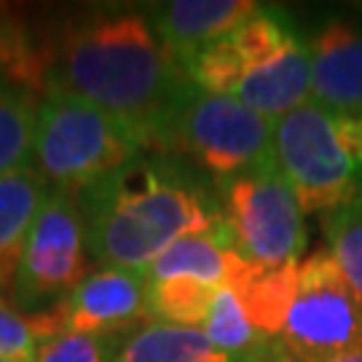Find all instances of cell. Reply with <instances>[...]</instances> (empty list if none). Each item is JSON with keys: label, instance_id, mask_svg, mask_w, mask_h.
Returning a JSON list of instances; mask_svg holds the SVG:
<instances>
[{"label": "cell", "instance_id": "cb8c5ba5", "mask_svg": "<svg viewBox=\"0 0 362 362\" xmlns=\"http://www.w3.org/2000/svg\"><path fill=\"white\" fill-rule=\"evenodd\" d=\"M333 362H362V349L351 351V354H344V357H338V360Z\"/></svg>", "mask_w": 362, "mask_h": 362}, {"label": "cell", "instance_id": "52a82bcc", "mask_svg": "<svg viewBox=\"0 0 362 362\" xmlns=\"http://www.w3.org/2000/svg\"><path fill=\"white\" fill-rule=\"evenodd\" d=\"M279 341L303 362H333L362 349V298L330 250L298 263V287Z\"/></svg>", "mask_w": 362, "mask_h": 362}, {"label": "cell", "instance_id": "8992f818", "mask_svg": "<svg viewBox=\"0 0 362 362\" xmlns=\"http://www.w3.org/2000/svg\"><path fill=\"white\" fill-rule=\"evenodd\" d=\"M220 207L236 252L260 269L298 263L306 250V220L276 161L218 182Z\"/></svg>", "mask_w": 362, "mask_h": 362}, {"label": "cell", "instance_id": "5b68a950", "mask_svg": "<svg viewBox=\"0 0 362 362\" xmlns=\"http://www.w3.org/2000/svg\"><path fill=\"white\" fill-rule=\"evenodd\" d=\"M158 153L177 156L223 182L276 161L274 121L191 83L161 134Z\"/></svg>", "mask_w": 362, "mask_h": 362}, {"label": "cell", "instance_id": "d6986e66", "mask_svg": "<svg viewBox=\"0 0 362 362\" xmlns=\"http://www.w3.org/2000/svg\"><path fill=\"white\" fill-rule=\"evenodd\" d=\"M220 287L199 282L194 276H169L151 279V322L180 325V327H204L212 300Z\"/></svg>", "mask_w": 362, "mask_h": 362}, {"label": "cell", "instance_id": "7402d4cb", "mask_svg": "<svg viewBox=\"0 0 362 362\" xmlns=\"http://www.w3.org/2000/svg\"><path fill=\"white\" fill-rule=\"evenodd\" d=\"M127 336H83L62 333L43 344L33 362H113Z\"/></svg>", "mask_w": 362, "mask_h": 362}, {"label": "cell", "instance_id": "3957f363", "mask_svg": "<svg viewBox=\"0 0 362 362\" xmlns=\"http://www.w3.org/2000/svg\"><path fill=\"white\" fill-rule=\"evenodd\" d=\"M145 153L156 151L129 121L65 91H43L33 164L52 188L76 196Z\"/></svg>", "mask_w": 362, "mask_h": 362}, {"label": "cell", "instance_id": "5bb4252c", "mask_svg": "<svg viewBox=\"0 0 362 362\" xmlns=\"http://www.w3.org/2000/svg\"><path fill=\"white\" fill-rule=\"evenodd\" d=\"M52 185L43 180L35 164H25L0 175V296L11 290L30 228Z\"/></svg>", "mask_w": 362, "mask_h": 362}, {"label": "cell", "instance_id": "30bf717a", "mask_svg": "<svg viewBox=\"0 0 362 362\" xmlns=\"http://www.w3.org/2000/svg\"><path fill=\"white\" fill-rule=\"evenodd\" d=\"M151 274L137 269H100L86 274L62 300L67 333L127 336L134 325L151 320Z\"/></svg>", "mask_w": 362, "mask_h": 362}, {"label": "cell", "instance_id": "44dd1931", "mask_svg": "<svg viewBox=\"0 0 362 362\" xmlns=\"http://www.w3.org/2000/svg\"><path fill=\"white\" fill-rule=\"evenodd\" d=\"M325 236L338 269L362 298V196L325 215Z\"/></svg>", "mask_w": 362, "mask_h": 362}, {"label": "cell", "instance_id": "277c9868", "mask_svg": "<svg viewBox=\"0 0 362 362\" xmlns=\"http://www.w3.org/2000/svg\"><path fill=\"white\" fill-rule=\"evenodd\" d=\"M274 153L303 212H333L362 196V116L300 105L274 121Z\"/></svg>", "mask_w": 362, "mask_h": 362}, {"label": "cell", "instance_id": "d4e9b609", "mask_svg": "<svg viewBox=\"0 0 362 362\" xmlns=\"http://www.w3.org/2000/svg\"><path fill=\"white\" fill-rule=\"evenodd\" d=\"M0 362H13V360H3V357H0Z\"/></svg>", "mask_w": 362, "mask_h": 362}, {"label": "cell", "instance_id": "4fadbf2b", "mask_svg": "<svg viewBox=\"0 0 362 362\" xmlns=\"http://www.w3.org/2000/svg\"><path fill=\"white\" fill-rule=\"evenodd\" d=\"M252 263H247L236 247L233 236L228 231V223L209 233L185 236L180 242L164 250L151 263V279H169V276H194L199 282H207L212 287H233Z\"/></svg>", "mask_w": 362, "mask_h": 362}, {"label": "cell", "instance_id": "ffe728a7", "mask_svg": "<svg viewBox=\"0 0 362 362\" xmlns=\"http://www.w3.org/2000/svg\"><path fill=\"white\" fill-rule=\"evenodd\" d=\"M202 330L218 349L228 351L233 357H258L272 349V341L255 330L239 296L228 285L215 293L212 309Z\"/></svg>", "mask_w": 362, "mask_h": 362}, {"label": "cell", "instance_id": "7c38bea8", "mask_svg": "<svg viewBox=\"0 0 362 362\" xmlns=\"http://www.w3.org/2000/svg\"><path fill=\"white\" fill-rule=\"evenodd\" d=\"M311 103L362 116V27L327 22L309 40Z\"/></svg>", "mask_w": 362, "mask_h": 362}, {"label": "cell", "instance_id": "9a60e30c", "mask_svg": "<svg viewBox=\"0 0 362 362\" xmlns=\"http://www.w3.org/2000/svg\"><path fill=\"white\" fill-rule=\"evenodd\" d=\"M113 362H269V351L258 357H233L218 349L199 327L148 322L124 338Z\"/></svg>", "mask_w": 362, "mask_h": 362}, {"label": "cell", "instance_id": "6da1fadb", "mask_svg": "<svg viewBox=\"0 0 362 362\" xmlns=\"http://www.w3.org/2000/svg\"><path fill=\"white\" fill-rule=\"evenodd\" d=\"M188 86L185 70L143 11L83 13L49 38L46 91H65L129 121L156 153Z\"/></svg>", "mask_w": 362, "mask_h": 362}, {"label": "cell", "instance_id": "2e32d148", "mask_svg": "<svg viewBox=\"0 0 362 362\" xmlns=\"http://www.w3.org/2000/svg\"><path fill=\"white\" fill-rule=\"evenodd\" d=\"M298 263H285L276 269L250 266V272L233 285V293L242 300L250 322L269 341H276L285 330L298 287Z\"/></svg>", "mask_w": 362, "mask_h": 362}, {"label": "cell", "instance_id": "ba28073f", "mask_svg": "<svg viewBox=\"0 0 362 362\" xmlns=\"http://www.w3.org/2000/svg\"><path fill=\"white\" fill-rule=\"evenodd\" d=\"M86 226L73 194L52 188L30 228L11 303L35 314L59 306L86 276Z\"/></svg>", "mask_w": 362, "mask_h": 362}, {"label": "cell", "instance_id": "8fae6325", "mask_svg": "<svg viewBox=\"0 0 362 362\" xmlns=\"http://www.w3.org/2000/svg\"><path fill=\"white\" fill-rule=\"evenodd\" d=\"M260 11L252 0H172L148 11L167 52L185 70L199 52L226 38L250 16Z\"/></svg>", "mask_w": 362, "mask_h": 362}, {"label": "cell", "instance_id": "e0dca14e", "mask_svg": "<svg viewBox=\"0 0 362 362\" xmlns=\"http://www.w3.org/2000/svg\"><path fill=\"white\" fill-rule=\"evenodd\" d=\"M40 94L0 76V175L33 164Z\"/></svg>", "mask_w": 362, "mask_h": 362}, {"label": "cell", "instance_id": "9c48e42d", "mask_svg": "<svg viewBox=\"0 0 362 362\" xmlns=\"http://www.w3.org/2000/svg\"><path fill=\"white\" fill-rule=\"evenodd\" d=\"M298 38L300 33L293 25L290 13L260 6L255 16H250L226 38L215 40L204 52L196 54L185 67V76L202 91L233 97L236 86L250 70L266 65Z\"/></svg>", "mask_w": 362, "mask_h": 362}, {"label": "cell", "instance_id": "603a6c76", "mask_svg": "<svg viewBox=\"0 0 362 362\" xmlns=\"http://www.w3.org/2000/svg\"><path fill=\"white\" fill-rule=\"evenodd\" d=\"M269 362H303V360H298L296 354L276 338V341H272V349H269Z\"/></svg>", "mask_w": 362, "mask_h": 362}, {"label": "cell", "instance_id": "ac0fdd59", "mask_svg": "<svg viewBox=\"0 0 362 362\" xmlns=\"http://www.w3.org/2000/svg\"><path fill=\"white\" fill-rule=\"evenodd\" d=\"M65 333L62 303L49 311L16 309L0 298V357L13 362H33L43 344Z\"/></svg>", "mask_w": 362, "mask_h": 362}, {"label": "cell", "instance_id": "7a4b0ae2", "mask_svg": "<svg viewBox=\"0 0 362 362\" xmlns=\"http://www.w3.org/2000/svg\"><path fill=\"white\" fill-rule=\"evenodd\" d=\"M86 247L105 269H151L185 236L226 226L199 169L172 153H145L76 194Z\"/></svg>", "mask_w": 362, "mask_h": 362}]
</instances>
